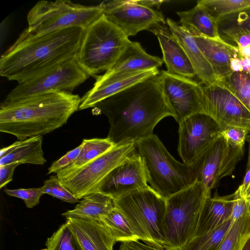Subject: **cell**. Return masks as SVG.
Here are the masks:
<instances>
[{
  "label": "cell",
  "mask_w": 250,
  "mask_h": 250,
  "mask_svg": "<svg viewBox=\"0 0 250 250\" xmlns=\"http://www.w3.org/2000/svg\"><path fill=\"white\" fill-rule=\"evenodd\" d=\"M108 119L107 137L115 145L134 143L153 134L163 119L175 113L164 95L160 73L103 100L94 107Z\"/></svg>",
  "instance_id": "obj_1"
},
{
  "label": "cell",
  "mask_w": 250,
  "mask_h": 250,
  "mask_svg": "<svg viewBox=\"0 0 250 250\" xmlns=\"http://www.w3.org/2000/svg\"><path fill=\"white\" fill-rule=\"evenodd\" d=\"M85 30L72 27L28 40H17L1 56L0 76L19 83L75 59Z\"/></svg>",
  "instance_id": "obj_2"
},
{
  "label": "cell",
  "mask_w": 250,
  "mask_h": 250,
  "mask_svg": "<svg viewBox=\"0 0 250 250\" xmlns=\"http://www.w3.org/2000/svg\"><path fill=\"white\" fill-rule=\"evenodd\" d=\"M81 98L66 91H53L0 105V131L19 140L49 133L65 124L79 110Z\"/></svg>",
  "instance_id": "obj_3"
},
{
  "label": "cell",
  "mask_w": 250,
  "mask_h": 250,
  "mask_svg": "<svg viewBox=\"0 0 250 250\" xmlns=\"http://www.w3.org/2000/svg\"><path fill=\"white\" fill-rule=\"evenodd\" d=\"M143 160L147 183L165 199L189 187L197 179L194 165L180 163L154 134L135 143Z\"/></svg>",
  "instance_id": "obj_4"
},
{
  "label": "cell",
  "mask_w": 250,
  "mask_h": 250,
  "mask_svg": "<svg viewBox=\"0 0 250 250\" xmlns=\"http://www.w3.org/2000/svg\"><path fill=\"white\" fill-rule=\"evenodd\" d=\"M211 196L203 183L189 187L166 199L165 249L182 250L194 238L206 199Z\"/></svg>",
  "instance_id": "obj_5"
},
{
  "label": "cell",
  "mask_w": 250,
  "mask_h": 250,
  "mask_svg": "<svg viewBox=\"0 0 250 250\" xmlns=\"http://www.w3.org/2000/svg\"><path fill=\"white\" fill-rule=\"evenodd\" d=\"M139 240L165 249L164 222L166 199L149 186L113 200Z\"/></svg>",
  "instance_id": "obj_6"
},
{
  "label": "cell",
  "mask_w": 250,
  "mask_h": 250,
  "mask_svg": "<svg viewBox=\"0 0 250 250\" xmlns=\"http://www.w3.org/2000/svg\"><path fill=\"white\" fill-rule=\"evenodd\" d=\"M103 15L99 4L86 6L70 0H41L28 12V27L17 40H28L72 27L86 29Z\"/></svg>",
  "instance_id": "obj_7"
},
{
  "label": "cell",
  "mask_w": 250,
  "mask_h": 250,
  "mask_svg": "<svg viewBox=\"0 0 250 250\" xmlns=\"http://www.w3.org/2000/svg\"><path fill=\"white\" fill-rule=\"evenodd\" d=\"M129 42L103 15L86 29L76 60L89 76L95 77L112 68Z\"/></svg>",
  "instance_id": "obj_8"
},
{
  "label": "cell",
  "mask_w": 250,
  "mask_h": 250,
  "mask_svg": "<svg viewBox=\"0 0 250 250\" xmlns=\"http://www.w3.org/2000/svg\"><path fill=\"white\" fill-rule=\"evenodd\" d=\"M136 153L134 143L115 146L111 149L67 177L60 179L79 200L98 192L106 176L126 158Z\"/></svg>",
  "instance_id": "obj_9"
},
{
  "label": "cell",
  "mask_w": 250,
  "mask_h": 250,
  "mask_svg": "<svg viewBox=\"0 0 250 250\" xmlns=\"http://www.w3.org/2000/svg\"><path fill=\"white\" fill-rule=\"evenodd\" d=\"M89 77L78 64L76 58L73 59L41 75L19 83L3 101H13L53 91L72 93Z\"/></svg>",
  "instance_id": "obj_10"
},
{
  "label": "cell",
  "mask_w": 250,
  "mask_h": 250,
  "mask_svg": "<svg viewBox=\"0 0 250 250\" xmlns=\"http://www.w3.org/2000/svg\"><path fill=\"white\" fill-rule=\"evenodd\" d=\"M178 151L183 163L193 165L219 136L221 129L210 116L198 113L179 123Z\"/></svg>",
  "instance_id": "obj_11"
},
{
  "label": "cell",
  "mask_w": 250,
  "mask_h": 250,
  "mask_svg": "<svg viewBox=\"0 0 250 250\" xmlns=\"http://www.w3.org/2000/svg\"><path fill=\"white\" fill-rule=\"evenodd\" d=\"M244 152V148L231 145L219 135L194 164L197 171V181L211 191L222 178L232 175Z\"/></svg>",
  "instance_id": "obj_12"
},
{
  "label": "cell",
  "mask_w": 250,
  "mask_h": 250,
  "mask_svg": "<svg viewBox=\"0 0 250 250\" xmlns=\"http://www.w3.org/2000/svg\"><path fill=\"white\" fill-rule=\"evenodd\" d=\"M202 110L221 129L238 126L250 131V112L227 87L218 82L203 86Z\"/></svg>",
  "instance_id": "obj_13"
},
{
  "label": "cell",
  "mask_w": 250,
  "mask_h": 250,
  "mask_svg": "<svg viewBox=\"0 0 250 250\" xmlns=\"http://www.w3.org/2000/svg\"><path fill=\"white\" fill-rule=\"evenodd\" d=\"M99 5L106 19L128 38L166 23L160 12L142 5L136 0H108Z\"/></svg>",
  "instance_id": "obj_14"
},
{
  "label": "cell",
  "mask_w": 250,
  "mask_h": 250,
  "mask_svg": "<svg viewBox=\"0 0 250 250\" xmlns=\"http://www.w3.org/2000/svg\"><path fill=\"white\" fill-rule=\"evenodd\" d=\"M163 91L180 123L193 114L202 113L203 86L192 79L160 72Z\"/></svg>",
  "instance_id": "obj_15"
},
{
  "label": "cell",
  "mask_w": 250,
  "mask_h": 250,
  "mask_svg": "<svg viewBox=\"0 0 250 250\" xmlns=\"http://www.w3.org/2000/svg\"><path fill=\"white\" fill-rule=\"evenodd\" d=\"M148 186L143 160L136 152L106 176L100 184L97 192L114 200Z\"/></svg>",
  "instance_id": "obj_16"
},
{
  "label": "cell",
  "mask_w": 250,
  "mask_h": 250,
  "mask_svg": "<svg viewBox=\"0 0 250 250\" xmlns=\"http://www.w3.org/2000/svg\"><path fill=\"white\" fill-rule=\"evenodd\" d=\"M158 69L110 72L95 76L96 81L92 88L81 98L79 110L94 107L103 100L124 89L152 76L160 73Z\"/></svg>",
  "instance_id": "obj_17"
},
{
  "label": "cell",
  "mask_w": 250,
  "mask_h": 250,
  "mask_svg": "<svg viewBox=\"0 0 250 250\" xmlns=\"http://www.w3.org/2000/svg\"><path fill=\"white\" fill-rule=\"evenodd\" d=\"M66 219L83 250H113L116 241L100 221L81 217Z\"/></svg>",
  "instance_id": "obj_18"
},
{
  "label": "cell",
  "mask_w": 250,
  "mask_h": 250,
  "mask_svg": "<svg viewBox=\"0 0 250 250\" xmlns=\"http://www.w3.org/2000/svg\"><path fill=\"white\" fill-rule=\"evenodd\" d=\"M157 38L168 73L191 79L196 75L184 49L165 24L149 30Z\"/></svg>",
  "instance_id": "obj_19"
},
{
  "label": "cell",
  "mask_w": 250,
  "mask_h": 250,
  "mask_svg": "<svg viewBox=\"0 0 250 250\" xmlns=\"http://www.w3.org/2000/svg\"><path fill=\"white\" fill-rule=\"evenodd\" d=\"M188 28L198 47L211 66L217 81L233 72L231 62L233 60L239 58L237 48L222 41L203 36Z\"/></svg>",
  "instance_id": "obj_20"
},
{
  "label": "cell",
  "mask_w": 250,
  "mask_h": 250,
  "mask_svg": "<svg viewBox=\"0 0 250 250\" xmlns=\"http://www.w3.org/2000/svg\"><path fill=\"white\" fill-rule=\"evenodd\" d=\"M168 27L184 49L194 70L196 76L204 84L210 85L217 82L209 63L198 47L190 29L179 24L170 18L166 19Z\"/></svg>",
  "instance_id": "obj_21"
},
{
  "label": "cell",
  "mask_w": 250,
  "mask_h": 250,
  "mask_svg": "<svg viewBox=\"0 0 250 250\" xmlns=\"http://www.w3.org/2000/svg\"><path fill=\"white\" fill-rule=\"evenodd\" d=\"M235 194L208 196L202 208L194 237L205 234L231 218Z\"/></svg>",
  "instance_id": "obj_22"
},
{
  "label": "cell",
  "mask_w": 250,
  "mask_h": 250,
  "mask_svg": "<svg viewBox=\"0 0 250 250\" xmlns=\"http://www.w3.org/2000/svg\"><path fill=\"white\" fill-rule=\"evenodd\" d=\"M163 62V59L146 53L139 42L130 41L114 65L107 71L129 72L158 69Z\"/></svg>",
  "instance_id": "obj_23"
},
{
  "label": "cell",
  "mask_w": 250,
  "mask_h": 250,
  "mask_svg": "<svg viewBox=\"0 0 250 250\" xmlns=\"http://www.w3.org/2000/svg\"><path fill=\"white\" fill-rule=\"evenodd\" d=\"M42 136L16 141L14 148L0 158V166L17 163L43 165L46 162L42 149Z\"/></svg>",
  "instance_id": "obj_24"
},
{
  "label": "cell",
  "mask_w": 250,
  "mask_h": 250,
  "mask_svg": "<svg viewBox=\"0 0 250 250\" xmlns=\"http://www.w3.org/2000/svg\"><path fill=\"white\" fill-rule=\"evenodd\" d=\"M216 21L220 39L232 46L238 37L250 33V6L222 16Z\"/></svg>",
  "instance_id": "obj_25"
},
{
  "label": "cell",
  "mask_w": 250,
  "mask_h": 250,
  "mask_svg": "<svg viewBox=\"0 0 250 250\" xmlns=\"http://www.w3.org/2000/svg\"><path fill=\"white\" fill-rule=\"evenodd\" d=\"M82 144L81 150L76 161L56 173L59 179L71 175L116 146L107 137L105 138L84 139Z\"/></svg>",
  "instance_id": "obj_26"
},
{
  "label": "cell",
  "mask_w": 250,
  "mask_h": 250,
  "mask_svg": "<svg viewBox=\"0 0 250 250\" xmlns=\"http://www.w3.org/2000/svg\"><path fill=\"white\" fill-rule=\"evenodd\" d=\"M176 14L180 18V24L206 37L222 41L218 34L216 20L200 5L196 4L189 10L178 11Z\"/></svg>",
  "instance_id": "obj_27"
},
{
  "label": "cell",
  "mask_w": 250,
  "mask_h": 250,
  "mask_svg": "<svg viewBox=\"0 0 250 250\" xmlns=\"http://www.w3.org/2000/svg\"><path fill=\"white\" fill-rule=\"evenodd\" d=\"M114 207L113 200L99 192L90 194L79 202L75 208L62 214L65 218L81 217L100 221V217Z\"/></svg>",
  "instance_id": "obj_28"
},
{
  "label": "cell",
  "mask_w": 250,
  "mask_h": 250,
  "mask_svg": "<svg viewBox=\"0 0 250 250\" xmlns=\"http://www.w3.org/2000/svg\"><path fill=\"white\" fill-rule=\"evenodd\" d=\"M100 221L116 242L123 243L139 240L126 218L115 206L107 213L102 216Z\"/></svg>",
  "instance_id": "obj_29"
},
{
  "label": "cell",
  "mask_w": 250,
  "mask_h": 250,
  "mask_svg": "<svg viewBox=\"0 0 250 250\" xmlns=\"http://www.w3.org/2000/svg\"><path fill=\"white\" fill-rule=\"evenodd\" d=\"M250 238V213L235 220L223 239L219 250H242Z\"/></svg>",
  "instance_id": "obj_30"
},
{
  "label": "cell",
  "mask_w": 250,
  "mask_h": 250,
  "mask_svg": "<svg viewBox=\"0 0 250 250\" xmlns=\"http://www.w3.org/2000/svg\"><path fill=\"white\" fill-rule=\"evenodd\" d=\"M234 221L230 218L212 231L194 237L182 250H219L223 239Z\"/></svg>",
  "instance_id": "obj_31"
},
{
  "label": "cell",
  "mask_w": 250,
  "mask_h": 250,
  "mask_svg": "<svg viewBox=\"0 0 250 250\" xmlns=\"http://www.w3.org/2000/svg\"><path fill=\"white\" fill-rule=\"evenodd\" d=\"M217 82L229 89L250 112V73L233 71Z\"/></svg>",
  "instance_id": "obj_32"
},
{
  "label": "cell",
  "mask_w": 250,
  "mask_h": 250,
  "mask_svg": "<svg viewBox=\"0 0 250 250\" xmlns=\"http://www.w3.org/2000/svg\"><path fill=\"white\" fill-rule=\"evenodd\" d=\"M197 4L217 20L225 15L250 6V0H200Z\"/></svg>",
  "instance_id": "obj_33"
},
{
  "label": "cell",
  "mask_w": 250,
  "mask_h": 250,
  "mask_svg": "<svg viewBox=\"0 0 250 250\" xmlns=\"http://www.w3.org/2000/svg\"><path fill=\"white\" fill-rule=\"evenodd\" d=\"M45 246L46 250H83L66 222L47 238Z\"/></svg>",
  "instance_id": "obj_34"
},
{
  "label": "cell",
  "mask_w": 250,
  "mask_h": 250,
  "mask_svg": "<svg viewBox=\"0 0 250 250\" xmlns=\"http://www.w3.org/2000/svg\"><path fill=\"white\" fill-rule=\"evenodd\" d=\"M42 188L44 194H49L63 201L71 204L80 202L62 183L57 175H51L44 181Z\"/></svg>",
  "instance_id": "obj_35"
},
{
  "label": "cell",
  "mask_w": 250,
  "mask_h": 250,
  "mask_svg": "<svg viewBox=\"0 0 250 250\" xmlns=\"http://www.w3.org/2000/svg\"><path fill=\"white\" fill-rule=\"evenodd\" d=\"M7 195L22 199L28 208H33L40 203L41 196L44 194L42 187L10 189L5 188Z\"/></svg>",
  "instance_id": "obj_36"
},
{
  "label": "cell",
  "mask_w": 250,
  "mask_h": 250,
  "mask_svg": "<svg viewBox=\"0 0 250 250\" xmlns=\"http://www.w3.org/2000/svg\"><path fill=\"white\" fill-rule=\"evenodd\" d=\"M250 131L238 126H227L221 130L219 135L223 137L231 145L244 148V144Z\"/></svg>",
  "instance_id": "obj_37"
},
{
  "label": "cell",
  "mask_w": 250,
  "mask_h": 250,
  "mask_svg": "<svg viewBox=\"0 0 250 250\" xmlns=\"http://www.w3.org/2000/svg\"><path fill=\"white\" fill-rule=\"evenodd\" d=\"M81 143L74 149L69 151L64 155L53 162L48 168L47 174L52 173H57L72 164L78 157L82 147Z\"/></svg>",
  "instance_id": "obj_38"
},
{
  "label": "cell",
  "mask_w": 250,
  "mask_h": 250,
  "mask_svg": "<svg viewBox=\"0 0 250 250\" xmlns=\"http://www.w3.org/2000/svg\"><path fill=\"white\" fill-rule=\"evenodd\" d=\"M231 218L234 221L241 216L250 213V199L239 196L236 191Z\"/></svg>",
  "instance_id": "obj_39"
},
{
  "label": "cell",
  "mask_w": 250,
  "mask_h": 250,
  "mask_svg": "<svg viewBox=\"0 0 250 250\" xmlns=\"http://www.w3.org/2000/svg\"><path fill=\"white\" fill-rule=\"evenodd\" d=\"M235 191L239 196L250 199V135L249 138L248 157L245 174L242 184Z\"/></svg>",
  "instance_id": "obj_40"
},
{
  "label": "cell",
  "mask_w": 250,
  "mask_h": 250,
  "mask_svg": "<svg viewBox=\"0 0 250 250\" xmlns=\"http://www.w3.org/2000/svg\"><path fill=\"white\" fill-rule=\"evenodd\" d=\"M20 164L14 163L0 166V188L13 180L14 170Z\"/></svg>",
  "instance_id": "obj_41"
},
{
  "label": "cell",
  "mask_w": 250,
  "mask_h": 250,
  "mask_svg": "<svg viewBox=\"0 0 250 250\" xmlns=\"http://www.w3.org/2000/svg\"><path fill=\"white\" fill-rule=\"evenodd\" d=\"M119 250H167L149 246L139 240L125 242L121 243Z\"/></svg>",
  "instance_id": "obj_42"
},
{
  "label": "cell",
  "mask_w": 250,
  "mask_h": 250,
  "mask_svg": "<svg viewBox=\"0 0 250 250\" xmlns=\"http://www.w3.org/2000/svg\"><path fill=\"white\" fill-rule=\"evenodd\" d=\"M232 46L237 49H242L250 46V33L244 34L238 37Z\"/></svg>",
  "instance_id": "obj_43"
},
{
  "label": "cell",
  "mask_w": 250,
  "mask_h": 250,
  "mask_svg": "<svg viewBox=\"0 0 250 250\" xmlns=\"http://www.w3.org/2000/svg\"><path fill=\"white\" fill-rule=\"evenodd\" d=\"M136 1L139 4L150 8H152V7L154 6L156 7L157 8H159L163 2L167 1L166 0H143Z\"/></svg>",
  "instance_id": "obj_44"
},
{
  "label": "cell",
  "mask_w": 250,
  "mask_h": 250,
  "mask_svg": "<svg viewBox=\"0 0 250 250\" xmlns=\"http://www.w3.org/2000/svg\"><path fill=\"white\" fill-rule=\"evenodd\" d=\"M242 250H250V238L247 241Z\"/></svg>",
  "instance_id": "obj_45"
},
{
  "label": "cell",
  "mask_w": 250,
  "mask_h": 250,
  "mask_svg": "<svg viewBox=\"0 0 250 250\" xmlns=\"http://www.w3.org/2000/svg\"><path fill=\"white\" fill-rule=\"evenodd\" d=\"M243 60H245L247 62L248 65L250 66V57Z\"/></svg>",
  "instance_id": "obj_46"
}]
</instances>
